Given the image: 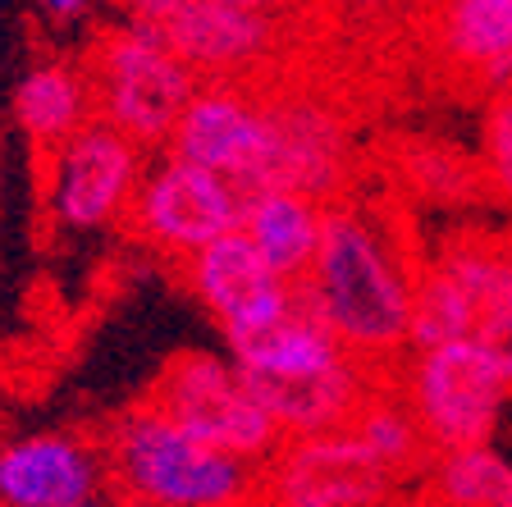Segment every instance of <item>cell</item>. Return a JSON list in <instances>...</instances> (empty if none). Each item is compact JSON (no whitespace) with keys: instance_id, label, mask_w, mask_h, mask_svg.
<instances>
[{"instance_id":"6da1fadb","label":"cell","mask_w":512,"mask_h":507,"mask_svg":"<svg viewBox=\"0 0 512 507\" xmlns=\"http://www.w3.org/2000/svg\"><path fill=\"white\" fill-rule=\"evenodd\" d=\"M412 279L394 233L352 201H325L320 247L298 293L339 348L366 370H398L412 320Z\"/></svg>"},{"instance_id":"7a4b0ae2","label":"cell","mask_w":512,"mask_h":507,"mask_svg":"<svg viewBox=\"0 0 512 507\" xmlns=\"http://www.w3.org/2000/svg\"><path fill=\"white\" fill-rule=\"evenodd\" d=\"M101 453L110 498L142 507H238L261 503V466L206 444L156 402L128 407L106 434Z\"/></svg>"},{"instance_id":"3957f363","label":"cell","mask_w":512,"mask_h":507,"mask_svg":"<svg viewBox=\"0 0 512 507\" xmlns=\"http://www.w3.org/2000/svg\"><path fill=\"white\" fill-rule=\"evenodd\" d=\"M412 352V361H398L403 380L394 389L412 407L430 453L490 444L503 402L512 398V329L499 307L490 302L480 311L471 334Z\"/></svg>"},{"instance_id":"277c9868","label":"cell","mask_w":512,"mask_h":507,"mask_svg":"<svg viewBox=\"0 0 512 507\" xmlns=\"http://www.w3.org/2000/svg\"><path fill=\"white\" fill-rule=\"evenodd\" d=\"M83 64L96 87V119L115 124L147 151L170 142L174 119L188 106L192 87L202 83L165 46L156 23L142 19H124L119 28L101 32Z\"/></svg>"},{"instance_id":"5b68a950","label":"cell","mask_w":512,"mask_h":507,"mask_svg":"<svg viewBox=\"0 0 512 507\" xmlns=\"http://www.w3.org/2000/svg\"><path fill=\"white\" fill-rule=\"evenodd\" d=\"M151 402L170 412L206 444H220L247 462H270L275 448L284 444V430L270 416V407L256 398L238 361L211 357V352H179L170 366L160 370Z\"/></svg>"},{"instance_id":"8992f818","label":"cell","mask_w":512,"mask_h":507,"mask_svg":"<svg viewBox=\"0 0 512 507\" xmlns=\"http://www.w3.org/2000/svg\"><path fill=\"white\" fill-rule=\"evenodd\" d=\"M238 220H243V192L229 179L170 156V151L142 169L138 192L124 215L128 233L142 247L179 265L192 252H202L206 243H215L220 233L238 229Z\"/></svg>"},{"instance_id":"52a82bcc","label":"cell","mask_w":512,"mask_h":507,"mask_svg":"<svg viewBox=\"0 0 512 507\" xmlns=\"http://www.w3.org/2000/svg\"><path fill=\"white\" fill-rule=\"evenodd\" d=\"M142 169L147 147H138L106 119H92L74 138L46 151V211L69 233L119 229Z\"/></svg>"},{"instance_id":"ba28073f","label":"cell","mask_w":512,"mask_h":507,"mask_svg":"<svg viewBox=\"0 0 512 507\" xmlns=\"http://www.w3.org/2000/svg\"><path fill=\"white\" fill-rule=\"evenodd\" d=\"M398 485L403 480L384 471L348 425L284 439L261 462V503L284 507H380L403 498Z\"/></svg>"},{"instance_id":"9c48e42d","label":"cell","mask_w":512,"mask_h":507,"mask_svg":"<svg viewBox=\"0 0 512 507\" xmlns=\"http://www.w3.org/2000/svg\"><path fill=\"white\" fill-rule=\"evenodd\" d=\"M165 151L229 179L243 197L266 188V165H270L266 101L247 92L238 78H202L192 87L188 106L174 119Z\"/></svg>"},{"instance_id":"30bf717a","label":"cell","mask_w":512,"mask_h":507,"mask_svg":"<svg viewBox=\"0 0 512 507\" xmlns=\"http://www.w3.org/2000/svg\"><path fill=\"white\" fill-rule=\"evenodd\" d=\"M188 270L192 297L206 307V316L220 325V334L229 343L256 334V329L275 325L293 302H298V284H288L261 261L243 229L220 233L215 243H206L202 252H192L183 261Z\"/></svg>"},{"instance_id":"8fae6325","label":"cell","mask_w":512,"mask_h":507,"mask_svg":"<svg viewBox=\"0 0 512 507\" xmlns=\"http://www.w3.org/2000/svg\"><path fill=\"white\" fill-rule=\"evenodd\" d=\"M101 498H110L101 439L74 430H37L0 444L5 507H92Z\"/></svg>"},{"instance_id":"7c38bea8","label":"cell","mask_w":512,"mask_h":507,"mask_svg":"<svg viewBox=\"0 0 512 507\" xmlns=\"http://www.w3.org/2000/svg\"><path fill=\"white\" fill-rule=\"evenodd\" d=\"M156 28L197 78H238V83L256 74L284 42L279 14L220 0H179Z\"/></svg>"},{"instance_id":"4fadbf2b","label":"cell","mask_w":512,"mask_h":507,"mask_svg":"<svg viewBox=\"0 0 512 507\" xmlns=\"http://www.w3.org/2000/svg\"><path fill=\"white\" fill-rule=\"evenodd\" d=\"M270 119V165L266 188H298L316 201H334L348 179V124L343 115L311 92L266 101Z\"/></svg>"},{"instance_id":"5bb4252c","label":"cell","mask_w":512,"mask_h":507,"mask_svg":"<svg viewBox=\"0 0 512 507\" xmlns=\"http://www.w3.org/2000/svg\"><path fill=\"white\" fill-rule=\"evenodd\" d=\"M375 380H384V375L366 370L357 357H339L334 366L302 370V375H247L256 398L266 402L270 416L279 421L284 439L343 430V425L357 416L362 398L375 389Z\"/></svg>"},{"instance_id":"9a60e30c","label":"cell","mask_w":512,"mask_h":507,"mask_svg":"<svg viewBox=\"0 0 512 507\" xmlns=\"http://www.w3.org/2000/svg\"><path fill=\"white\" fill-rule=\"evenodd\" d=\"M430 42L458 74L485 87L512 83V0H435Z\"/></svg>"},{"instance_id":"2e32d148","label":"cell","mask_w":512,"mask_h":507,"mask_svg":"<svg viewBox=\"0 0 512 507\" xmlns=\"http://www.w3.org/2000/svg\"><path fill=\"white\" fill-rule=\"evenodd\" d=\"M320 224H325V201L298 188H256L243 197V220L238 229L247 243L261 252V261L288 284H302L311 256L320 247Z\"/></svg>"},{"instance_id":"e0dca14e","label":"cell","mask_w":512,"mask_h":507,"mask_svg":"<svg viewBox=\"0 0 512 507\" xmlns=\"http://www.w3.org/2000/svg\"><path fill=\"white\" fill-rule=\"evenodd\" d=\"M96 119V87L87 64L74 60H42L23 74L14 92V124L37 151L60 147L83 124Z\"/></svg>"},{"instance_id":"ac0fdd59","label":"cell","mask_w":512,"mask_h":507,"mask_svg":"<svg viewBox=\"0 0 512 507\" xmlns=\"http://www.w3.org/2000/svg\"><path fill=\"white\" fill-rule=\"evenodd\" d=\"M229 352H234L238 370H247V375H302V370H320L348 357L339 348V338L320 325L316 311L302 302V293L275 325L229 343Z\"/></svg>"},{"instance_id":"d6986e66","label":"cell","mask_w":512,"mask_h":507,"mask_svg":"<svg viewBox=\"0 0 512 507\" xmlns=\"http://www.w3.org/2000/svg\"><path fill=\"white\" fill-rule=\"evenodd\" d=\"M421 503L448 507H512V462L490 444L439 448L421 466Z\"/></svg>"},{"instance_id":"ffe728a7","label":"cell","mask_w":512,"mask_h":507,"mask_svg":"<svg viewBox=\"0 0 512 507\" xmlns=\"http://www.w3.org/2000/svg\"><path fill=\"white\" fill-rule=\"evenodd\" d=\"M348 430L357 434V439L371 448L375 462H380L384 471H394L403 485L430 457L426 434L416 425L412 407H407L403 393H398L389 380H375V389L362 398V407H357V416L348 421Z\"/></svg>"},{"instance_id":"44dd1931","label":"cell","mask_w":512,"mask_h":507,"mask_svg":"<svg viewBox=\"0 0 512 507\" xmlns=\"http://www.w3.org/2000/svg\"><path fill=\"white\" fill-rule=\"evenodd\" d=\"M480 302L448 275L444 265H426L412 279V320H407V348H430L462 338L480 325Z\"/></svg>"},{"instance_id":"7402d4cb","label":"cell","mask_w":512,"mask_h":507,"mask_svg":"<svg viewBox=\"0 0 512 507\" xmlns=\"http://www.w3.org/2000/svg\"><path fill=\"white\" fill-rule=\"evenodd\" d=\"M508 256L503 247H494L490 238H458V243H448L439 265H444L448 275L458 279L471 297H476L480 307H490L494 297L503 288V270H508Z\"/></svg>"},{"instance_id":"603a6c76","label":"cell","mask_w":512,"mask_h":507,"mask_svg":"<svg viewBox=\"0 0 512 507\" xmlns=\"http://www.w3.org/2000/svg\"><path fill=\"white\" fill-rule=\"evenodd\" d=\"M480 183L512 201V83L494 87L485 110V138H480Z\"/></svg>"},{"instance_id":"cb8c5ba5","label":"cell","mask_w":512,"mask_h":507,"mask_svg":"<svg viewBox=\"0 0 512 507\" xmlns=\"http://www.w3.org/2000/svg\"><path fill=\"white\" fill-rule=\"evenodd\" d=\"M119 10H124V19H142V23H160L165 14L179 5V0H115Z\"/></svg>"},{"instance_id":"d4e9b609","label":"cell","mask_w":512,"mask_h":507,"mask_svg":"<svg viewBox=\"0 0 512 507\" xmlns=\"http://www.w3.org/2000/svg\"><path fill=\"white\" fill-rule=\"evenodd\" d=\"M92 5L96 0H42V14L51 23H78L92 14Z\"/></svg>"},{"instance_id":"484cf974","label":"cell","mask_w":512,"mask_h":507,"mask_svg":"<svg viewBox=\"0 0 512 507\" xmlns=\"http://www.w3.org/2000/svg\"><path fill=\"white\" fill-rule=\"evenodd\" d=\"M220 5H243V10H261V14H293L302 0H220Z\"/></svg>"},{"instance_id":"4316f807","label":"cell","mask_w":512,"mask_h":507,"mask_svg":"<svg viewBox=\"0 0 512 507\" xmlns=\"http://www.w3.org/2000/svg\"><path fill=\"white\" fill-rule=\"evenodd\" d=\"M494 307H499V316L508 320V329H512V256H508V270H503V288H499V297H494Z\"/></svg>"},{"instance_id":"83f0119b","label":"cell","mask_w":512,"mask_h":507,"mask_svg":"<svg viewBox=\"0 0 512 507\" xmlns=\"http://www.w3.org/2000/svg\"><path fill=\"white\" fill-rule=\"evenodd\" d=\"M343 5H352V10H389V5H398V0H343Z\"/></svg>"}]
</instances>
